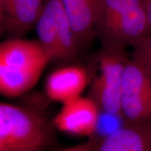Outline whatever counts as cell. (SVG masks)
<instances>
[{
	"mask_svg": "<svg viewBox=\"0 0 151 151\" xmlns=\"http://www.w3.org/2000/svg\"><path fill=\"white\" fill-rule=\"evenodd\" d=\"M51 61L39 41L14 39L0 45V92L16 97L31 89Z\"/></svg>",
	"mask_w": 151,
	"mask_h": 151,
	"instance_id": "6da1fadb",
	"label": "cell"
},
{
	"mask_svg": "<svg viewBox=\"0 0 151 151\" xmlns=\"http://www.w3.org/2000/svg\"><path fill=\"white\" fill-rule=\"evenodd\" d=\"M95 29L105 48H134L151 35L143 0H101Z\"/></svg>",
	"mask_w": 151,
	"mask_h": 151,
	"instance_id": "7a4b0ae2",
	"label": "cell"
},
{
	"mask_svg": "<svg viewBox=\"0 0 151 151\" xmlns=\"http://www.w3.org/2000/svg\"><path fill=\"white\" fill-rule=\"evenodd\" d=\"M51 142L44 119L16 105L0 104V151H43Z\"/></svg>",
	"mask_w": 151,
	"mask_h": 151,
	"instance_id": "3957f363",
	"label": "cell"
},
{
	"mask_svg": "<svg viewBox=\"0 0 151 151\" xmlns=\"http://www.w3.org/2000/svg\"><path fill=\"white\" fill-rule=\"evenodd\" d=\"M128 60L124 49L104 48L98 57L99 73L92 82L91 99L100 110L122 116V81Z\"/></svg>",
	"mask_w": 151,
	"mask_h": 151,
	"instance_id": "277c9868",
	"label": "cell"
},
{
	"mask_svg": "<svg viewBox=\"0 0 151 151\" xmlns=\"http://www.w3.org/2000/svg\"><path fill=\"white\" fill-rule=\"evenodd\" d=\"M122 116L126 123L151 122V77L137 60H128L121 95Z\"/></svg>",
	"mask_w": 151,
	"mask_h": 151,
	"instance_id": "5b68a950",
	"label": "cell"
},
{
	"mask_svg": "<svg viewBox=\"0 0 151 151\" xmlns=\"http://www.w3.org/2000/svg\"><path fill=\"white\" fill-rule=\"evenodd\" d=\"M99 113V107L93 99L80 96L63 104L54 124L66 133L92 137L95 133Z\"/></svg>",
	"mask_w": 151,
	"mask_h": 151,
	"instance_id": "8992f818",
	"label": "cell"
},
{
	"mask_svg": "<svg viewBox=\"0 0 151 151\" xmlns=\"http://www.w3.org/2000/svg\"><path fill=\"white\" fill-rule=\"evenodd\" d=\"M92 151H151V122L127 123L96 140Z\"/></svg>",
	"mask_w": 151,
	"mask_h": 151,
	"instance_id": "52a82bcc",
	"label": "cell"
},
{
	"mask_svg": "<svg viewBox=\"0 0 151 151\" xmlns=\"http://www.w3.org/2000/svg\"><path fill=\"white\" fill-rule=\"evenodd\" d=\"M89 81L83 68L67 67L52 71L46 83V91L49 98L62 104L78 97Z\"/></svg>",
	"mask_w": 151,
	"mask_h": 151,
	"instance_id": "ba28073f",
	"label": "cell"
},
{
	"mask_svg": "<svg viewBox=\"0 0 151 151\" xmlns=\"http://www.w3.org/2000/svg\"><path fill=\"white\" fill-rule=\"evenodd\" d=\"M42 0H14L0 11V24L3 32L20 35L35 27L42 11Z\"/></svg>",
	"mask_w": 151,
	"mask_h": 151,
	"instance_id": "9c48e42d",
	"label": "cell"
},
{
	"mask_svg": "<svg viewBox=\"0 0 151 151\" xmlns=\"http://www.w3.org/2000/svg\"><path fill=\"white\" fill-rule=\"evenodd\" d=\"M101 0H60L72 26L78 46L94 31Z\"/></svg>",
	"mask_w": 151,
	"mask_h": 151,
	"instance_id": "30bf717a",
	"label": "cell"
},
{
	"mask_svg": "<svg viewBox=\"0 0 151 151\" xmlns=\"http://www.w3.org/2000/svg\"><path fill=\"white\" fill-rule=\"evenodd\" d=\"M60 4V0H47L35 25L39 41L50 60H58L57 14Z\"/></svg>",
	"mask_w": 151,
	"mask_h": 151,
	"instance_id": "8fae6325",
	"label": "cell"
},
{
	"mask_svg": "<svg viewBox=\"0 0 151 151\" xmlns=\"http://www.w3.org/2000/svg\"><path fill=\"white\" fill-rule=\"evenodd\" d=\"M57 29L58 60L72 59L77 53L78 45L72 26L61 2L57 14Z\"/></svg>",
	"mask_w": 151,
	"mask_h": 151,
	"instance_id": "7c38bea8",
	"label": "cell"
},
{
	"mask_svg": "<svg viewBox=\"0 0 151 151\" xmlns=\"http://www.w3.org/2000/svg\"><path fill=\"white\" fill-rule=\"evenodd\" d=\"M132 58L139 62L151 77V35L134 48Z\"/></svg>",
	"mask_w": 151,
	"mask_h": 151,
	"instance_id": "4fadbf2b",
	"label": "cell"
},
{
	"mask_svg": "<svg viewBox=\"0 0 151 151\" xmlns=\"http://www.w3.org/2000/svg\"><path fill=\"white\" fill-rule=\"evenodd\" d=\"M143 5H144L145 10L148 18L149 26L151 30V0H143Z\"/></svg>",
	"mask_w": 151,
	"mask_h": 151,
	"instance_id": "5bb4252c",
	"label": "cell"
},
{
	"mask_svg": "<svg viewBox=\"0 0 151 151\" xmlns=\"http://www.w3.org/2000/svg\"><path fill=\"white\" fill-rule=\"evenodd\" d=\"M95 141L96 140L94 139L93 137H90L88 141L84 143L83 148L81 151H92L93 147L94 144H95Z\"/></svg>",
	"mask_w": 151,
	"mask_h": 151,
	"instance_id": "9a60e30c",
	"label": "cell"
},
{
	"mask_svg": "<svg viewBox=\"0 0 151 151\" xmlns=\"http://www.w3.org/2000/svg\"><path fill=\"white\" fill-rule=\"evenodd\" d=\"M84 143H81V144L76 145V146L70 147V148H67L65 149H61V150H57L54 151H81L83 148Z\"/></svg>",
	"mask_w": 151,
	"mask_h": 151,
	"instance_id": "2e32d148",
	"label": "cell"
}]
</instances>
